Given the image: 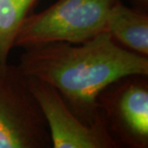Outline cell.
I'll list each match as a JSON object with an SVG mask.
<instances>
[{
	"label": "cell",
	"instance_id": "obj_3",
	"mask_svg": "<svg viewBox=\"0 0 148 148\" xmlns=\"http://www.w3.org/2000/svg\"><path fill=\"white\" fill-rule=\"evenodd\" d=\"M52 147L40 105L18 66L0 69V148Z\"/></svg>",
	"mask_w": 148,
	"mask_h": 148
},
{
	"label": "cell",
	"instance_id": "obj_2",
	"mask_svg": "<svg viewBox=\"0 0 148 148\" xmlns=\"http://www.w3.org/2000/svg\"><path fill=\"white\" fill-rule=\"evenodd\" d=\"M120 0H57L45 10L32 13L17 32L14 47L66 41L82 43L106 32L109 14Z\"/></svg>",
	"mask_w": 148,
	"mask_h": 148
},
{
	"label": "cell",
	"instance_id": "obj_8",
	"mask_svg": "<svg viewBox=\"0 0 148 148\" xmlns=\"http://www.w3.org/2000/svg\"><path fill=\"white\" fill-rule=\"evenodd\" d=\"M137 1L141 5V6H140V8H143V9H144V7H145V8L147 7L148 0H137Z\"/></svg>",
	"mask_w": 148,
	"mask_h": 148
},
{
	"label": "cell",
	"instance_id": "obj_4",
	"mask_svg": "<svg viewBox=\"0 0 148 148\" xmlns=\"http://www.w3.org/2000/svg\"><path fill=\"white\" fill-rule=\"evenodd\" d=\"M97 103L118 148L148 147V75L117 79L100 92Z\"/></svg>",
	"mask_w": 148,
	"mask_h": 148
},
{
	"label": "cell",
	"instance_id": "obj_1",
	"mask_svg": "<svg viewBox=\"0 0 148 148\" xmlns=\"http://www.w3.org/2000/svg\"><path fill=\"white\" fill-rule=\"evenodd\" d=\"M18 67L57 90L67 107L90 125L100 112L97 98L122 77L148 75V57L124 48L108 32L82 43L54 41L24 48Z\"/></svg>",
	"mask_w": 148,
	"mask_h": 148
},
{
	"label": "cell",
	"instance_id": "obj_6",
	"mask_svg": "<svg viewBox=\"0 0 148 148\" xmlns=\"http://www.w3.org/2000/svg\"><path fill=\"white\" fill-rule=\"evenodd\" d=\"M106 32L124 48L148 57V14L118 1L109 14Z\"/></svg>",
	"mask_w": 148,
	"mask_h": 148
},
{
	"label": "cell",
	"instance_id": "obj_5",
	"mask_svg": "<svg viewBox=\"0 0 148 148\" xmlns=\"http://www.w3.org/2000/svg\"><path fill=\"white\" fill-rule=\"evenodd\" d=\"M29 88L46 120L53 148H118L101 114L90 125L78 119L57 90L27 76Z\"/></svg>",
	"mask_w": 148,
	"mask_h": 148
},
{
	"label": "cell",
	"instance_id": "obj_7",
	"mask_svg": "<svg viewBox=\"0 0 148 148\" xmlns=\"http://www.w3.org/2000/svg\"><path fill=\"white\" fill-rule=\"evenodd\" d=\"M40 0H0V69L8 64L17 32Z\"/></svg>",
	"mask_w": 148,
	"mask_h": 148
}]
</instances>
